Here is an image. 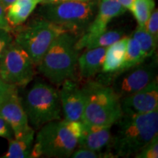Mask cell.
Here are the masks:
<instances>
[{
  "label": "cell",
  "mask_w": 158,
  "mask_h": 158,
  "mask_svg": "<svg viewBox=\"0 0 158 158\" xmlns=\"http://www.w3.org/2000/svg\"><path fill=\"white\" fill-rule=\"evenodd\" d=\"M106 48L107 47L86 49L78 56L77 66H78L79 74L82 78L89 80L101 72Z\"/></svg>",
  "instance_id": "15"
},
{
  "label": "cell",
  "mask_w": 158,
  "mask_h": 158,
  "mask_svg": "<svg viewBox=\"0 0 158 158\" xmlns=\"http://www.w3.org/2000/svg\"><path fill=\"white\" fill-rule=\"evenodd\" d=\"M41 0H16L5 9L6 18L12 29L22 25Z\"/></svg>",
  "instance_id": "17"
},
{
  "label": "cell",
  "mask_w": 158,
  "mask_h": 158,
  "mask_svg": "<svg viewBox=\"0 0 158 158\" xmlns=\"http://www.w3.org/2000/svg\"><path fill=\"white\" fill-rule=\"evenodd\" d=\"M126 10L117 0H101L98 14L86 30L77 40L76 48L79 51L85 48L91 40L107 30L108 24L112 19L124 14Z\"/></svg>",
  "instance_id": "10"
},
{
  "label": "cell",
  "mask_w": 158,
  "mask_h": 158,
  "mask_svg": "<svg viewBox=\"0 0 158 158\" xmlns=\"http://www.w3.org/2000/svg\"><path fill=\"white\" fill-rule=\"evenodd\" d=\"M15 1L16 0H0V4L5 7V9H6Z\"/></svg>",
  "instance_id": "31"
},
{
  "label": "cell",
  "mask_w": 158,
  "mask_h": 158,
  "mask_svg": "<svg viewBox=\"0 0 158 158\" xmlns=\"http://www.w3.org/2000/svg\"><path fill=\"white\" fill-rule=\"evenodd\" d=\"M61 86L59 95L64 119L81 122L86 102L83 86L71 78L64 81Z\"/></svg>",
  "instance_id": "11"
},
{
  "label": "cell",
  "mask_w": 158,
  "mask_h": 158,
  "mask_svg": "<svg viewBox=\"0 0 158 158\" xmlns=\"http://www.w3.org/2000/svg\"><path fill=\"white\" fill-rule=\"evenodd\" d=\"M117 1L121 4L126 10H129L131 11V9L132 7H133L134 3V0H117Z\"/></svg>",
  "instance_id": "30"
},
{
  "label": "cell",
  "mask_w": 158,
  "mask_h": 158,
  "mask_svg": "<svg viewBox=\"0 0 158 158\" xmlns=\"http://www.w3.org/2000/svg\"><path fill=\"white\" fill-rule=\"evenodd\" d=\"M134 157L136 158H157L158 135H155Z\"/></svg>",
  "instance_id": "24"
},
{
  "label": "cell",
  "mask_w": 158,
  "mask_h": 158,
  "mask_svg": "<svg viewBox=\"0 0 158 158\" xmlns=\"http://www.w3.org/2000/svg\"><path fill=\"white\" fill-rule=\"evenodd\" d=\"M82 86L86 102L81 122L94 127H113L122 116L120 98L98 80L89 79Z\"/></svg>",
  "instance_id": "3"
},
{
  "label": "cell",
  "mask_w": 158,
  "mask_h": 158,
  "mask_svg": "<svg viewBox=\"0 0 158 158\" xmlns=\"http://www.w3.org/2000/svg\"><path fill=\"white\" fill-rule=\"evenodd\" d=\"M21 102L29 125L34 130H39L51 121L62 119L59 92L42 81L35 82L27 90Z\"/></svg>",
  "instance_id": "5"
},
{
  "label": "cell",
  "mask_w": 158,
  "mask_h": 158,
  "mask_svg": "<svg viewBox=\"0 0 158 158\" xmlns=\"http://www.w3.org/2000/svg\"><path fill=\"white\" fill-rule=\"evenodd\" d=\"M61 0H41V2L44 5V4H51V3H55L58 2H60Z\"/></svg>",
  "instance_id": "32"
},
{
  "label": "cell",
  "mask_w": 158,
  "mask_h": 158,
  "mask_svg": "<svg viewBox=\"0 0 158 158\" xmlns=\"http://www.w3.org/2000/svg\"><path fill=\"white\" fill-rule=\"evenodd\" d=\"M145 28L155 40H158V10H154L145 25Z\"/></svg>",
  "instance_id": "25"
},
{
  "label": "cell",
  "mask_w": 158,
  "mask_h": 158,
  "mask_svg": "<svg viewBox=\"0 0 158 158\" xmlns=\"http://www.w3.org/2000/svg\"><path fill=\"white\" fill-rule=\"evenodd\" d=\"M36 67L29 54L13 40L0 62V78L8 84L24 87L34 78Z\"/></svg>",
  "instance_id": "9"
},
{
  "label": "cell",
  "mask_w": 158,
  "mask_h": 158,
  "mask_svg": "<svg viewBox=\"0 0 158 158\" xmlns=\"http://www.w3.org/2000/svg\"><path fill=\"white\" fill-rule=\"evenodd\" d=\"M124 37L122 29L106 30L103 33L92 39L86 44L85 48H94L98 47H108Z\"/></svg>",
  "instance_id": "22"
},
{
  "label": "cell",
  "mask_w": 158,
  "mask_h": 158,
  "mask_svg": "<svg viewBox=\"0 0 158 158\" xmlns=\"http://www.w3.org/2000/svg\"><path fill=\"white\" fill-rule=\"evenodd\" d=\"M79 37L68 31L59 35L37 65L40 73L52 84L60 86L66 79L73 77L79 56L76 48Z\"/></svg>",
  "instance_id": "4"
},
{
  "label": "cell",
  "mask_w": 158,
  "mask_h": 158,
  "mask_svg": "<svg viewBox=\"0 0 158 158\" xmlns=\"http://www.w3.org/2000/svg\"><path fill=\"white\" fill-rule=\"evenodd\" d=\"M130 36L137 40L146 58L149 59L155 55L157 40L148 32L145 27H138Z\"/></svg>",
  "instance_id": "19"
},
{
  "label": "cell",
  "mask_w": 158,
  "mask_h": 158,
  "mask_svg": "<svg viewBox=\"0 0 158 158\" xmlns=\"http://www.w3.org/2000/svg\"><path fill=\"white\" fill-rule=\"evenodd\" d=\"M108 151L114 157L135 156L158 134V110L143 114H122L114 124Z\"/></svg>",
  "instance_id": "1"
},
{
  "label": "cell",
  "mask_w": 158,
  "mask_h": 158,
  "mask_svg": "<svg viewBox=\"0 0 158 158\" xmlns=\"http://www.w3.org/2000/svg\"><path fill=\"white\" fill-rule=\"evenodd\" d=\"M155 7V0H134L131 11L137 21L138 27H145Z\"/></svg>",
  "instance_id": "21"
},
{
  "label": "cell",
  "mask_w": 158,
  "mask_h": 158,
  "mask_svg": "<svg viewBox=\"0 0 158 158\" xmlns=\"http://www.w3.org/2000/svg\"><path fill=\"white\" fill-rule=\"evenodd\" d=\"M15 28L13 40L29 54L37 67L53 41L65 32L62 27L43 18Z\"/></svg>",
  "instance_id": "7"
},
{
  "label": "cell",
  "mask_w": 158,
  "mask_h": 158,
  "mask_svg": "<svg viewBox=\"0 0 158 158\" xmlns=\"http://www.w3.org/2000/svg\"><path fill=\"white\" fill-rule=\"evenodd\" d=\"M95 10V2L62 1L44 4L40 10V15L62 27L65 31L81 36L93 20Z\"/></svg>",
  "instance_id": "6"
},
{
  "label": "cell",
  "mask_w": 158,
  "mask_h": 158,
  "mask_svg": "<svg viewBox=\"0 0 158 158\" xmlns=\"http://www.w3.org/2000/svg\"><path fill=\"white\" fill-rule=\"evenodd\" d=\"M147 59L144 56L143 53L142 52L141 47L137 40L133 37H128L125 59H124L121 70L119 71L127 70V69L141 64L145 62Z\"/></svg>",
  "instance_id": "20"
},
{
  "label": "cell",
  "mask_w": 158,
  "mask_h": 158,
  "mask_svg": "<svg viewBox=\"0 0 158 158\" xmlns=\"http://www.w3.org/2000/svg\"><path fill=\"white\" fill-rule=\"evenodd\" d=\"M62 1H74V2H87L92 1V0H61Z\"/></svg>",
  "instance_id": "33"
},
{
  "label": "cell",
  "mask_w": 158,
  "mask_h": 158,
  "mask_svg": "<svg viewBox=\"0 0 158 158\" xmlns=\"http://www.w3.org/2000/svg\"><path fill=\"white\" fill-rule=\"evenodd\" d=\"M155 56L127 70L112 74L103 73L98 81L110 86L120 99L133 94L157 78V62Z\"/></svg>",
  "instance_id": "8"
},
{
  "label": "cell",
  "mask_w": 158,
  "mask_h": 158,
  "mask_svg": "<svg viewBox=\"0 0 158 158\" xmlns=\"http://www.w3.org/2000/svg\"><path fill=\"white\" fill-rule=\"evenodd\" d=\"M111 127H94L82 123V131L77 147L99 152L108 151L111 140Z\"/></svg>",
  "instance_id": "14"
},
{
  "label": "cell",
  "mask_w": 158,
  "mask_h": 158,
  "mask_svg": "<svg viewBox=\"0 0 158 158\" xmlns=\"http://www.w3.org/2000/svg\"><path fill=\"white\" fill-rule=\"evenodd\" d=\"M122 114H143L158 110V84L156 78L138 92L120 99Z\"/></svg>",
  "instance_id": "12"
},
{
  "label": "cell",
  "mask_w": 158,
  "mask_h": 158,
  "mask_svg": "<svg viewBox=\"0 0 158 158\" xmlns=\"http://www.w3.org/2000/svg\"><path fill=\"white\" fill-rule=\"evenodd\" d=\"M13 39L11 32L5 29H0V62L5 54L6 50Z\"/></svg>",
  "instance_id": "26"
},
{
  "label": "cell",
  "mask_w": 158,
  "mask_h": 158,
  "mask_svg": "<svg viewBox=\"0 0 158 158\" xmlns=\"http://www.w3.org/2000/svg\"><path fill=\"white\" fill-rule=\"evenodd\" d=\"M35 141V130L31 129L19 138L8 140L7 151L2 156L4 158H28L32 149Z\"/></svg>",
  "instance_id": "18"
},
{
  "label": "cell",
  "mask_w": 158,
  "mask_h": 158,
  "mask_svg": "<svg viewBox=\"0 0 158 158\" xmlns=\"http://www.w3.org/2000/svg\"><path fill=\"white\" fill-rule=\"evenodd\" d=\"M72 158H102V157H114L109 151L99 152L91 150L84 148L77 147L73 152L71 154Z\"/></svg>",
  "instance_id": "23"
},
{
  "label": "cell",
  "mask_w": 158,
  "mask_h": 158,
  "mask_svg": "<svg viewBox=\"0 0 158 158\" xmlns=\"http://www.w3.org/2000/svg\"><path fill=\"white\" fill-rule=\"evenodd\" d=\"M0 114L10 125L14 138H19L32 129L23 109L19 89L13 91L0 102Z\"/></svg>",
  "instance_id": "13"
},
{
  "label": "cell",
  "mask_w": 158,
  "mask_h": 158,
  "mask_svg": "<svg viewBox=\"0 0 158 158\" xmlns=\"http://www.w3.org/2000/svg\"><path fill=\"white\" fill-rule=\"evenodd\" d=\"M0 137L10 140L14 138V133L8 122L0 114Z\"/></svg>",
  "instance_id": "27"
},
{
  "label": "cell",
  "mask_w": 158,
  "mask_h": 158,
  "mask_svg": "<svg viewBox=\"0 0 158 158\" xmlns=\"http://www.w3.org/2000/svg\"><path fill=\"white\" fill-rule=\"evenodd\" d=\"M81 122L54 120L39 129L30 157H70L78 147Z\"/></svg>",
  "instance_id": "2"
},
{
  "label": "cell",
  "mask_w": 158,
  "mask_h": 158,
  "mask_svg": "<svg viewBox=\"0 0 158 158\" xmlns=\"http://www.w3.org/2000/svg\"><path fill=\"white\" fill-rule=\"evenodd\" d=\"M16 89H18L17 86L7 84L0 78V102L2 101L6 97Z\"/></svg>",
  "instance_id": "28"
},
{
  "label": "cell",
  "mask_w": 158,
  "mask_h": 158,
  "mask_svg": "<svg viewBox=\"0 0 158 158\" xmlns=\"http://www.w3.org/2000/svg\"><path fill=\"white\" fill-rule=\"evenodd\" d=\"M0 29H5V30L9 31L10 32L13 31V29L11 28V27L7 22L5 7L1 4H0Z\"/></svg>",
  "instance_id": "29"
},
{
  "label": "cell",
  "mask_w": 158,
  "mask_h": 158,
  "mask_svg": "<svg viewBox=\"0 0 158 158\" xmlns=\"http://www.w3.org/2000/svg\"><path fill=\"white\" fill-rule=\"evenodd\" d=\"M128 37H123L107 47L101 72L104 74L115 73L121 70L125 59Z\"/></svg>",
  "instance_id": "16"
}]
</instances>
